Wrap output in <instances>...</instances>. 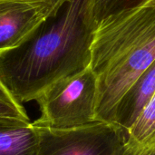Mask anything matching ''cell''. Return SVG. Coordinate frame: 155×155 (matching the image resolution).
Returning a JSON list of instances; mask_svg holds the SVG:
<instances>
[{
  "instance_id": "8",
  "label": "cell",
  "mask_w": 155,
  "mask_h": 155,
  "mask_svg": "<svg viewBox=\"0 0 155 155\" xmlns=\"http://www.w3.org/2000/svg\"><path fill=\"white\" fill-rule=\"evenodd\" d=\"M155 142V94L126 131L127 153Z\"/></svg>"
},
{
  "instance_id": "2",
  "label": "cell",
  "mask_w": 155,
  "mask_h": 155,
  "mask_svg": "<svg viewBox=\"0 0 155 155\" xmlns=\"http://www.w3.org/2000/svg\"><path fill=\"white\" fill-rule=\"evenodd\" d=\"M154 62L155 0L117 11L98 23L90 61L98 81L97 121L113 123L121 99Z\"/></svg>"
},
{
  "instance_id": "3",
  "label": "cell",
  "mask_w": 155,
  "mask_h": 155,
  "mask_svg": "<svg viewBox=\"0 0 155 155\" xmlns=\"http://www.w3.org/2000/svg\"><path fill=\"white\" fill-rule=\"evenodd\" d=\"M98 81L91 66L49 86L35 101L41 116L37 127L69 129L96 122Z\"/></svg>"
},
{
  "instance_id": "1",
  "label": "cell",
  "mask_w": 155,
  "mask_h": 155,
  "mask_svg": "<svg viewBox=\"0 0 155 155\" xmlns=\"http://www.w3.org/2000/svg\"><path fill=\"white\" fill-rule=\"evenodd\" d=\"M94 30L88 0L65 1L18 46L0 54V79L21 104L36 100L90 65Z\"/></svg>"
},
{
  "instance_id": "12",
  "label": "cell",
  "mask_w": 155,
  "mask_h": 155,
  "mask_svg": "<svg viewBox=\"0 0 155 155\" xmlns=\"http://www.w3.org/2000/svg\"><path fill=\"white\" fill-rule=\"evenodd\" d=\"M47 1H49L53 5V6H54V9H56V8H59L67 0H47Z\"/></svg>"
},
{
  "instance_id": "6",
  "label": "cell",
  "mask_w": 155,
  "mask_h": 155,
  "mask_svg": "<svg viewBox=\"0 0 155 155\" xmlns=\"http://www.w3.org/2000/svg\"><path fill=\"white\" fill-rule=\"evenodd\" d=\"M155 94V62L137 79L119 102L113 123L125 132Z\"/></svg>"
},
{
  "instance_id": "5",
  "label": "cell",
  "mask_w": 155,
  "mask_h": 155,
  "mask_svg": "<svg viewBox=\"0 0 155 155\" xmlns=\"http://www.w3.org/2000/svg\"><path fill=\"white\" fill-rule=\"evenodd\" d=\"M54 10L47 0H0V54L18 46Z\"/></svg>"
},
{
  "instance_id": "7",
  "label": "cell",
  "mask_w": 155,
  "mask_h": 155,
  "mask_svg": "<svg viewBox=\"0 0 155 155\" xmlns=\"http://www.w3.org/2000/svg\"><path fill=\"white\" fill-rule=\"evenodd\" d=\"M39 129L30 121L0 118V155H36Z\"/></svg>"
},
{
  "instance_id": "10",
  "label": "cell",
  "mask_w": 155,
  "mask_h": 155,
  "mask_svg": "<svg viewBox=\"0 0 155 155\" xmlns=\"http://www.w3.org/2000/svg\"><path fill=\"white\" fill-rule=\"evenodd\" d=\"M0 118L30 121L22 104L12 94L0 79Z\"/></svg>"
},
{
  "instance_id": "4",
  "label": "cell",
  "mask_w": 155,
  "mask_h": 155,
  "mask_svg": "<svg viewBox=\"0 0 155 155\" xmlns=\"http://www.w3.org/2000/svg\"><path fill=\"white\" fill-rule=\"evenodd\" d=\"M36 155H126V132L113 123L54 129L38 127Z\"/></svg>"
},
{
  "instance_id": "9",
  "label": "cell",
  "mask_w": 155,
  "mask_h": 155,
  "mask_svg": "<svg viewBox=\"0 0 155 155\" xmlns=\"http://www.w3.org/2000/svg\"><path fill=\"white\" fill-rule=\"evenodd\" d=\"M147 0H88V13L94 27L104 17L123 9L135 6Z\"/></svg>"
},
{
  "instance_id": "11",
  "label": "cell",
  "mask_w": 155,
  "mask_h": 155,
  "mask_svg": "<svg viewBox=\"0 0 155 155\" xmlns=\"http://www.w3.org/2000/svg\"><path fill=\"white\" fill-rule=\"evenodd\" d=\"M126 155H155V142L142 146Z\"/></svg>"
}]
</instances>
